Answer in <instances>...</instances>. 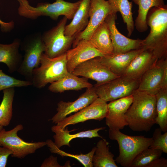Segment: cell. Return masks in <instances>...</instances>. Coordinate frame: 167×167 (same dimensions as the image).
Returning a JSON list of instances; mask_svg holds the SVG:
<instances>
[{
	"mask_svg": "<svg viewBox=\"0 0 167 167\" xmlns=\"http://www.w3.org/2000/svg\"><path fill=\"white\" fill-rule=\"evenodd\" d=\"M132 96V102L125 115L128 126L134 131L148 132L156 124L155 95L137 89Z\"/></svg>",
	"mask_w": 167,
	"mask_h": 167,
	"instance_id": "6da1fadb",
	"label": "cell"
},
{
	"mask_svg": "<svg viewBox=\"0 0 167 167\" xmlns=\"http://www.w3.org/2000/svg\"><path fill=\"white\" fill-rule=\"evenodd\" d=\"M149 34L143 40L142 48L152 51L158 59L167 56V6L151 8L147 16Z\"/></svg>",
	"mask_w": 167,
	"mask_h": 167,
	"instance_id": "7a4b0ae2",
	"label": "cell"
},
{
	"mask_svg": "<svg viewBox=\"0 0 167 167\" xmlns=\"http://www.w3.org/2000/svg\"><path fill=\"white\" fill-rule=\"evenodd\" d=\"M17 1L19 4L18 13L20 16L32 20L45 16L55 20L61 15L67 19H72L81 2V0L75 2L55 0L53 3H39L36 7H34L30 4L28 0Z\"/></svg>",
	"mask_w": 167,
	"mask_h": 167,
	"instance_id": "3957f363",
	"label": "cell"
},
{
	"mask_svg": "<svg viewBox=\"0 0 167 167\" xmlns=\"http://www.w3.org/2000/svg\"><path fill=\"white\" fill-rule=\"evenodd\" d=\"M109 137L118 142L119 154L115 160L117 163L124 167H130L135 157L141 152L149 148L152 138L143 136H130L119 130L109 129Z\"/></svg>",
	"mask_w": 167,
	"mask_h": 167,
	"instance_id": "277c9868",
	"label": "cell"
},
{
	"mask_svg": "<svg viewBox=\"0 0 167 167\" xmlns=\"http://www.w3.org/2000/svg\"><path fill=\"white\" fill-rule=\"evenodd\" d=\"M68 72L66 53L50 58L43 53L40 66L33 70L32 86L38 89L42 88L49 83L61 79Z\"/></svg>",
	"mask_w": 167,
	"mask_h": 167,
	"instance_id": "5b68a950",
	"label": "cell"
},
{
	"mask_svg": "<svg viewBox=\"0 0 167 167\" xmlns=\"http://www.w3.org/2000/svg\"><path fill=\"white\" fill-rule=\"evenodd\" d=\"M20 46L24 55L17 72L26 80L32 82L33 70L40 66L41 55L45 50L42 34L36 33L29 35L21 42Z\"/></svg>",
	"mask_w": 167,
	"mask_h": 167,
	"instance_id": "8992f818",
	"label": "cell"
},
{
	"mask_svg": "<svg viewBox=\"0 0 167 167\" xmlns=\"http://www.w3.org/2000/svg\"><path fill=\"white\" fill-rule=\"evenodd\" d=\"M67 19L64 16L56 26L42 35L45 46L44 54L47 57L53 58L66 54L72 45L75 36L65 34Z\"/></svg>",
	"mask_w": 167,
	"mask_h": 167,
	"instance_id": "52a82bcc",
	"label": "cell"
},
{
	"mask_svg": "<svg viewBox=\"0 0 167 167\" xmlns=\"http://www.w3.org/2000/svg\"><path fill=\"white\" fill-rule=\"evenodd\" d=\"M23 128V125L19 124L10 130L6 131L3 128L0 131V143L12 152L13 157L23 158L46 145L45 142H28L23 140L18 135L17 133Z\"/></svg>",
	"mask_w": 167,
	"mask_h": 167,
	"instance_id": "ba28073f",
	"label": "cell"
},
{
	"mask_svg": "<svg viewBox=\"0 0 167 167\" xmlns=\"http://www.w3.org/2000/svg\"><path fill=\"white\" fill-rule=\"evenodd\" d=\"M140 81L121 76L94 86L98 97L107 102L132 95L138 89Z\"/></svg>",
	"mask_w": 167,
	"mask_h": 167,
	"instance_id": "9c48e42d",
	"label": "cell"
},
{
	"mask_svg": "<svg viewBox=\"0 0 167 167\" xmlns=\"http://www.w3.org/2000/svg\"><path fill=\"white\" fill-rule=\"evenodd\" d=\"M111 13L109 5L106 0H91L89 11L88 24L85 28L77 34L72 44L75 47L80 41L89 40L96 29Z\"/></svg>",
	"mask_w": 167,
	"mask_h": 167,
	"instance_id": "30bf717a",
	"label": "cell"
},
{
	"mask_svg": "<svg viewBox=\"0 0 167 167\" xmlns=\"http://www.w3.org/2000/svg\"><path fill=\"white\" fill-rule=\"evenodd\" d=\"M107 113V102L98 97L92 103L74 114L66 117L56 125L63 130L68 125L90 120L101 121L106 118Z\"/></svg>",
	"mask_w": 167,
	"mask_h": 167,
	"instance_id": "8fae6325",
	"label": "cell"
},
{
	"mask_svg": "<svg viewBox=\"0 0 167 167\" xmlns=\"http://www.w3.org/2000/svg\"><path fill=\"white\" fill-rule=\"evenodd\" d=\"M78 76L96 81L98 86L115 79L118 76L100 62L99 57L86 61L77 66L72 72Z\"/></svg>",
	"mask_w": 167,
	"mask_h": 167,
	"instance_id": "7c38bea8",
	"label": "cell"
},
{
	"mask_svg": "<svg viewBox=\"0 0 167 167\" xmlns=\"http://www.w3.org/2000/svg\"><path fill=\"white\" fill-rule=\"evenodd\" d=\"M117 19V14L111 13L107 16L104 21L109 30L113 54L124 53L142 48L143 40L129 38L119 32L116 25Z\"/></svg>",
	"mask_w": 167,
	"mask_h": 167,
	"instance_id": "4fadbf2b",
	"label": "cell"
},
{
	"mask_svg": "<svg viewBox=\"0 0 167 167\" xmlns=\"http://www.w3.org/2000/svg\"><path fill=\"white\" fill-rule=\"evenodd\" d=\"M98 97L94 86L87 88L86 91L75 101L70 102L60 101L57 104V113L51 120L57 124L69 115L76 113L89 105Z\"/></svg>",
	"mask_w": 167,
	"mask_h": 167,
	"instance_id": "5bb4252c",
	"label": "cell"
},
{
	"mask_svg": "<svg viewBox=\"0 0 167 167\" xmlns=\"http://www.w3.org/2000/svg\"><path fill=\"white\" fill-rule=\"evenodd\" d=\"M132 101V94L111 101L107 104L105 123L109 129L120 130L128 126L125 115Z\"/></svg>",
	"mask_w": 167,
	"mask_h": 167,
	"instance_id": "9a60e30c",
	"label": "cell"
},
{
	"mask_svg": "<svg viewBox=\"0 0 167 167\" xmlns=\"http://www.w3.org/2000/svg\"><path fill=\"white\" fill-rule=\"evenodd\" d=\"M104 56L89 40L81 41L66 53L68 71L72 72L80 64L91 59Z\"/></svg>",
	"mask_w": 167,
	"mask_h": 167,
	"instance_id": "2e32d148",
	"label": "cell"
},
{
	"mask_svg": "<svg viewBox=\"0 0 167 167\" xmlns=\"http://www.w3.org/2000/svg\"><path fill=\"white\" fill-rule=\"evenodd\" d=\"M158 60L152 51L144 49L133 59L122 76L130 79L140 80L143 74Z\"/></svg>",
	"mask_w": 167,
	"mask_h": 167,
	"instance_id": "e0dca14e",
	"label": "cell"
},
{
	"mask_svg": "<svg viewBox=\"0 0 167 167\" xmlns=\"http://www.w3.org/2000/svg\"><path fill=\"white\" fill-rule=\"evenodd\" d=\"M145 49L141 48L124 53L112 54L99 57L100 62L118 76L123 75L133 59Z\"/></svg>",
	"mask_w": 167,
	"mask_h": 167,
	"instance_id": "ac0fdd59",
	"label": "cell"
},
{
	"mask_svg": "<svg viewBox=\"0 0 167 167\" xmlns=\"http://www.w3.org/2000/svg\"><path fill=\"white\" fill-rule=\"evenodd\" d=\"M163 69L160 59L143 75L137 90L155 94L162 88Z\"/></svg>",
	"mask_w": 167,
	"mask_h": 167,
	"instance_id": "d6986e66",
	"label": "cell"
},
{
	"mask_svg": "<svg viewBox=\"0 0 167 167\" xmlns=\"http://www.w3.org/2000/svg\"><path fill=\"white\" fill-rule=\"evenodd\" d=\"M21 41L15 38L9 44H0V62L5 64L11 73L17 71L23 60L19 49Z\"/></svg>",
	"mask_w": 167,
	"mask_h": 167,
	"instance_id": "ffe728a7",
	"label": "cell"
},
{
	"mask_svg": "<svg viewBox=\"0 0 167 167\" xmlns=\"http://www.w3.org/2000/svg\"><path fill=\"white\" fill-rule=\"evenodd\" d=\"M67 127L62 130L56 125L51 127L52 132L55 133L53 136L54 143L58 148H60L63 146L70 147V143L72 139L77 138H92L95 137H103L100 136L98 132L105 128L104 127L96 128L91 130L83 131L75 134H71L70 133L72 131H68Z\"/></svg>",
	"mask_w": 167,
	"mask_h": 167,
	"instance_id": "44dd1931",
	"label": "cell"
},
{
	"mask_svg": "<svg viewBox=\"0 0 167 167\" xmlns=\"http://www.w3.org/2000/svg\"><path fill=\"white\" fill-rule=\"evenodd\" d=\"M93 86L88 79L79 77L68 72L63 78L51 83L48 89L53 92L61 93L69 90H79Z\"/></svg>",
	"mask_w": 167,
	"mask_h": 167,
	"instance_id": "7402d4cb",
	"label": "cell"
},
{
	"mask_svg": "<svg viewBox=\"0 0 167 167\" xmlns=\"http://www.w3.org/2000/svg\"><path fill=\"white\" fill-rule=\"evenodd\" d=\"M91 0H81L80 4L71 23L66 26L65 34L72 36L84 30L88 23Z\"/></svg>",
	"mask_w": 167,
	"mask_h": 167,
	"instance_id": "603a6c76",
	"label": "cell"
},
{
	"mask_svg": "<svg viewBox=\"0 0 167 167\" xmlns=\"http://www.w3.org/2000/svg\"><path fill=\"white\" fill-rule=\"evenodd\" d=\"M89 41L104 56L113 54L109 30L105 21L94 31Z\"/></svg>",
	"mask_w": 167,
	"mask_h": 167,
	"instance_id": "cb8c5ba5",
	"label": "cell"
},
{
	"mask_svg": "<svg viewBox=\"0 0 167 167\" xmlns=\"http://www.w3.org/2000/svg\"><path fill=\"white\" fill-rule=\"evenodd\" d=\"M111 13L119 12L124 23L126 24L128 32L127 36L130 37L134 29L135 23L132 12V2L128 0H108Z\"/></svg>",
	"mask_w": 167,
	"mask_h": 167,
	"instance_id": "d4e9b609",
	"label": "cell"
},
{
	"mask_svg": "<svg viewBox=\"0 0 167 167\" xmlns=\"http://www.w3.org/2000/svg\"><path fill=\"white\" fill-rule=\"evenodd\" d=\"M109 143L102 138L97 143L92 158L94 167H118L113 157L114 155L109 151Z\"/></svg>",
	"mask_w": 167,
	"mask_h": 167,
	"instance_id": "484cf974",
	"label": "cell"
},
{
	"mask_svg": "<svg viewBox=\"0 0 167 167\" xmlns=\"http://www.w3.org/2000/svg\"><path fill=\"white\" fill-rule=\"evenodd\" d=\"M138 6V14L135 20V26L138 31H146L148 26L147 16L149 10L152 7L165 6L164 0H132Z\"/></svg>",
	"mask_w": 167,
	"mask_h": 167,
	"instance_id": "4316f807",
	"label": "cell"
},
{
	"mask_svg": "<svg viewBox=\"0 0 167 167\" xmlns=\"http://www.w3.org/2000/svg\"><path fill=\"white\" fill-rule=\"evenodd\" d=\"M3 92L2 100L0 104V126L3 127L8 126L12 119L15 88L4 89Z\"/></svg>",
	"mask_w": 167,
	"mask_h": 167,
	"instance_id": "83f0119b",
	"label": "cell"
},
{
	"mask_svg": "<svg viewBox=\"0 0 167 167\" xmlns=\"http://www.w3.org/2000/svg\"><path fill=\"white\" fill-rule=\"evenodd\" d=\"M157 116L156 124L162 132L167 131V88H161L156 94Z\"/></svg>",
	"mask_w": 167,
	"mask_h": 167,
	"instance_id": "f1b7e54d",
	"label": "cell"
},
{
	"mask_svg": "<svg viewBox=\"0 0 167 167\" xmlns=\"http://www.w3.org/2000/svg\"><path fill=\"white\" fill-rule=\"evenodd\" d=\"M46 145L49 148L50 151L53 153L57 154L62 157L67 156L73 158L77 160L85 167H92V158L96 149V147H93L88 153L83 154H74L66 152L60 149L54 144V142L50 139L45 141Z\"/></svg>",
	"mask_w": 167,
	"mask_h": 167,
	"instance_id": "f546056e",
	"label": "cell"
},
{
	"mask_svg": "<svg viewBox=\"0 0 167 167\" xmlns=\"http://www.w3.org/2000/svg\"><path fill=\"white\" fill-rule=\"evenodd\" d=\"M162 153L161 150L149 147L142 151L135 157L130 167H146L152 161L161 157Z\"/></svg>",
	"mask_w": 167,
	"mask_h": 167,
	"instance_id": "4dcf8cb0",
	"label": "cell"
},
{
	"mask_svg": "<svg viewBox=\"0 0 167 167\" xmlns=\"http://www.w3.org/2000/svg\"><path fill=\"white\" fill-rule=\"evenodd\" d=\"M32 85V82L16 79L5 74L0 69V91L12 87H26Z\"/></svg>",
	"mask_w": 167,
	"mask_h": 167,
	"instance_id": "1f68e13d",
	"label": "cell"
},
{
	"mask_svg": "<svg viewBox=\"0 0 167 167\" xmlns=\"http://www.w3.org/2000/svg\"><path fill=\"white\" fill-rule=\"evenodd\" d=\"M160 128L155 129L153 133L152 141L149 148L159 149L167 153V131L162 134Z\"/></svg>",
	"mask_w": 167,
	"mask_h": 167,
	"instance_id": "d6a6232c",
	"label": "cell"
},
{
	"mask_svg": "<svg viewBox=\"0 0 167 167\" xmlns=\"http://www.w3.org/2000/svg\"><path fill=\"white\" fill-rule=\"evenodd\" d=\"M65 164L64 165L62 166L59 164L57 161V157L51 155L45 159L41 164V167H71L70 163Z\"/></svg>",
	"mask_w": 167,
	"mask_h": 167,
	"instance_id": "836d02e7",
	"label": "cell"
},
{
	"mask_svg": "<svg viewBox=\"0 0 167 167\" xmlns=\"http://www.w3.org/2000/svg\"><path fill=\"white\" fill-rule=\"evenodd\" d=\"M12 152L9 149L0 146V167L6 166L8 157L12 154Z\"/></svg>",
	"mask_w": 167,
	"mask_h": 167,
	"instance_id": "e575fe53",
	"label": "cell"
},
{
	"mask_svg": "<svg viewBox=\"0 0 167 167\" xmlns=\"http://www.w3.org/2000/svg\"><path fill=\"white\" fill-rule=\"evenodd\" d=\"M163 69L162 88H167V58L160 59Z\"/></svg>",
	"mask_w": 167,
	"mask_h": 167,
	"instance_id": "d590c367",
	"label": "cell"
},
{
	"mask_svg": "<svg viewBox=\"0 0 167 167\" xmlns=\"http://www.w3.org/2000/svg\"><path fill=\"white\" fill-rule=\"evenodd\" d=\"M167 160L161 157L157 158L147 165L146 167H167Z\"/></svg>",
	"mask_w": 167,
	"mask_h": 167,
	"instance_id": "8d00e7d4",
	"label": "cell"
},
{
	"mask_svg": "<svg viewBox=\"0 0 167 167\" xmlns=\"http://www.w3.org/2000/svg\"><path fill=\"white\" fill-rule=\"evenodd\" d=\"M0 25L1 30L4 32H7L13 29L15 26V23L13 21L9 22H5L0 19Z\"/></svg>",
	"mask_w": 167,
	"mask_h": 167,
	"instance_id": "74e56055",
	"label": "cell"
},
{
	"mask_svg": "<svg viewBox=\"0 0 167 167\" xmlns=\"http://www.w3.org/2000/svg\"><path fill=\"white\" fill-rule=\"evenodd\" d=\"M3 128V126H0V131ZM0 146H1V143H0Z\"/></svg>",
	"mask_w": 167,
	"mask_h": 167,
	"instance_id": "f35d334b",
	"label": "cell"
}]
</instances>
